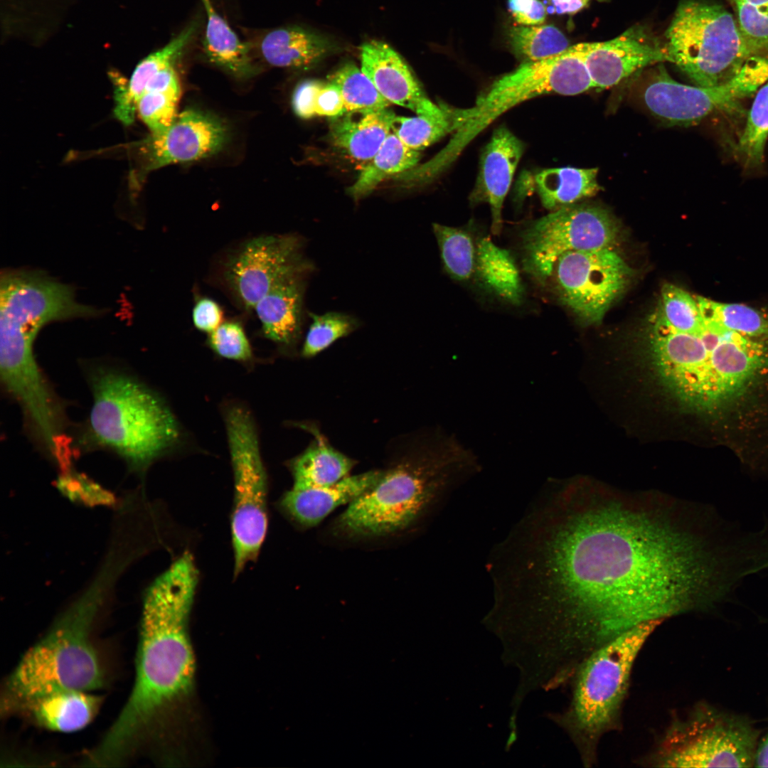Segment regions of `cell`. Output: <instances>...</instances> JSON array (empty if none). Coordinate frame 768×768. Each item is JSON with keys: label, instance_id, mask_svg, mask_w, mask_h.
<instances>
[{"label": "cell", "instance_id": "1", "mask_svg": "<svg viewBox=\"0 0 768 768\" xmlns=\"http://www.w3.org/2000/svg\"><path fill=\"white\" fill-rule=\"evenodd\" d=\"M489 558L494 613L562 681L641 623L733 599L742 571L713 506L575 484L540 494Z\"/></svg>", "mask_w": 768, "mask_h": 768}, {"label": "cell", "instance_id": "2", "mask_svg": "<svg viewBox=\"0 0 768 768\" xmlns=\"http://www.w3.org/2000/svg\"><path fill=\"white\" fill-rule=\"evenodd\" d=\"M199 580L193 555L183 552L145 593L130 695L90 755L101 765L119 759L129 745L192 695L195 659L189 621Z\"/></svg>", "mask_w": 768, "mask_h": 768}, {"label": "cell", "instance_id": "3", "mask_svg": "<svg viewBox=\"0 0 768 768\" xmlns=\"http://www.w3.org/2000/svg\"><path fill=\"white\" fill-rule=\"evenodd\" d=\"M472 453L436 432L422 438L367 492L350 503L336 528L351 538H384L415 526L478 471Z\"/></svg>", "mask_w": 768, "mask_h": 768}, {"label": "cell", "instance_id": "4", "mask_svg": "<svg viewBox=\"0 0 768 768\" xmlns=\"http://www.w3.org/2000/svg\"><path fill=\"white\" fill-rule=\"evenodd\" d=\"M117 575L103 567L89 588L57 619L47 634L23 655L8 677L4 701L7 711L49 693L102 686L103 673L91 643L96 614Z\"/></svg>", "mask_w": 768, "mask_h": 768}, {"label": "cell", "instance_id": "5", "mask_svg": "<svg viewBox=\"0 0 768 768\" xmlns=\"http://www.w3.org/2000/svg\"><path fill=\"white\" fill-rule=\"evenodd\" d=\"M87 434L93 444L120 457L132 471L146 472L180 442L181 429L163 399L142 382L107 367L91 371Z\"/></svg>", "mask_w": 768, "mask_h": 768}, {"label": "cell", "instance_id": "6", "mask_svg": "<svg viewBox=\"0 0 768 768\" xmlns=\"http://www.w3.org/2000/svg\"><path fill=\"white\" fill-rule=\"evenodd\" d=\"M663 622L641 623L604 644L582 662L572 677L570 703L554 718L573 742L585 767L597 762L602 738L622 728L634 665Z\"/></svg>", "mask_w": 768, "mask_h": 768}, {"label": "cell", "instance_id": "7", "mask_svg": "<svg viewBox=\"0 0 768 768\" xmlns=\"http://www.w3.org/2000/svg\"><path fill=\"white\" fill-rule=\"evenodd\" d=\"M665 36L668 61L695 85L725 84L752 58L735 16L710 0H681Z\"/></svg>", "mask_w": 768, "mask_h": 768}, {"label": "cell", "instance_id": "8", "mask_svg": "<svg viewBox=\"0 0 768 768\" xmlns=\"http://www.w3.org/2000/svg\"><path fill=\"white\" fill-rule=\"evenodd\" d=\"M233 474V505L230 530L234 576L255 561L268 526L267 471L258 433L250 412L242 405L229 404L223 410Z\"/></svg>", "mask_w": 768, "mask_h": 768}, {"label": "cell", "instance_id": "9", "mask_svg": "<svg viewBox=\"0 0 768 768\" xmlns=\"http://www.w3.org/2000/svg\"><path fill=\"white\" fill-rule=\"evenodd\" d=\"M757 747L749 722L698 708L674 717L643 762L655 767H750Z\"/></svg>", "mask_w": 768, "mask_h": 768}, {"label": "cell", "instance_id": "10", "mask_svg": "<svg viewBox=\"0 0 768 768\" xmlns=\"http://www.w3.org/2000/svg\"><path fill=\"white\" fill-rule=\"evenodd\" d=\"M0 279L1 348L33 347L38 333L50 322L102 314L78 302L71 286L40 270H5Z\"/></svg>", "mask_w": 768, "mask_h": 768}, {"label": "cell", "instance_id": "11", "mask_svg": "<svg viewBox=\"0 0 768 768\" xmlns=\"http://www.w3.org/2000/svg\"><path fill=\"white\" fill-rule=\"evenodd\" d=\"M619 235L614 218L602 207L571 204L539 218L523 233L524 265L540 282L552 274L563 254L613 248Z\"/></svg>", "mask_w": 768, "mask_h": 768}, {"label": "cell", "instance_id": "12", "mask_svg": "<svg viewBox=\"0 0 768 768\" xmlns=\"http://www.w3.org/2000/svg\"><path fill=\"white\" fill-rule=\"evenodd\" d=\"M768 80V63L750 58L727 82L713 87L688 85L676 81L660 67L644 90L649 110L670 124H695L715 112L733 108L754 94Z\"/></svg>", "mask_w": 768, "mask_h": 768}, {"label": "cell", "instance_id": "13", "mask_svg": "<svg viewBox=\"0 0 768 768\" xmlns=\"http://www.w3.org/2000/svg\"><path fill=\"white\" fill-rule=\"evenodd\" d=\"M632 269L613 248L562 255L552 274L562 302L587 324L602 321L624 292Z\"/></svg>", "mask_w": 768, "mask_h": 768}, {"label": "cell", "instance_id": "14", "mask_svg": "<svg viewBox=\"0 0 768 768\" xmlns=\"http://www.w3.org/2000/svg\"><path fill=\"white\" fill-rule=\"evenodd\" d=\"M302 247V239L294 234L265 235L247 240L223 262L222 284L240 307L254 309L279 283L313 267Z\"/></svg>", "mask_w": 768, "mask_h": 768}, {"label": "cell", "instance_id": "15", "mask_svg": "<svg viewBox=\"0 0 768 768\" xmlns=\"http://www.w3.org/2000/svg\"><path fill=\"white\" fill-rule=\"evenodd\" d=\"M227 139V128L216 117L186 110L166 130L151 134L142 142L144 171L209 157L221 150Z\"/></svg>", "mask_w": 768, "mask_h": 768}, {"label": "cell", "instance_id": "16", "mask_svg": "<svg viewBox=\"0 0 768 768\" xmlns=\"http://www.w3.org/2000/svg\"><path fill=\"white\" fill-rule=\"evenodd\" d=\"M585 60L594 88L602 90L639 69L668 61V55L666 45L648 29L636 26L613 39L585 43Z\"/></svg>", "mask_w": 768, "mask_h": 768}, {"label": "cell", "instance_id": "17", "mask_svg": "<svg viewBox=\"0 0 768 768\" xmlns=\"http://www.w3.org/2000/svg\"><path fill=\"white\" fill-rule=\"evenodd\" d=\"M361 70L379 93L390 103L406 107L417 115L440 116L449 108L432 102L402 58L387 43H364L361 48Z\"/></svg>", "mask_w": 768, "mask_h": 768}, {"label": "cell", "instance_id": "18", "mask_svg": "<svg viewBox=\"0 0 768 768\" xmlns=\"http://www.w3.org/2000/svg\"><path fill=\"white\" fill-rule=\"evenodd\" d=\"M523 149V144L518 137L506 127H500L494 131L481 154L471 200L489 205L494 235L501 233L503 201Z\"/></svg>", "mask_w": 768, "mask_h": 768}, {"label": "cell", "instance_id": "19", "mask_svg": "<svg viewBox=\"0 0 768 768\" xmlns=\"http://www.w3.org/2000/svg\"><path fill=\"white\" fill-rule=\"evenodd\" d=\"M383 470H371L348 476L331 485L305 489L291 488L279 501V509L297 525L309 528L319 524L336 508L367 492L380 479Z\"/></svg>", "mask_w": 768, "mask_h": 768}, {"label": "cell", "instance_id": "20", "mask_svg": "<svg viewBox=\"0 0 768 768\" xmlns=\"http://www.w3.org/2000/svg\"><path fill=\"white\" fill-rule=\"evenodd\" d=\"M312 268L299 271L272 288L255 306L262 333L279 346L289 348L299 341L303 324L306 279Z\"/></svg>", "mask_w": 768, "mask_h": 768}, {"label": "cell", "instance_id": "21", "mask_svg": "<svg viewBox=\"0 0 768 768\" xmlns=\"http://www.w3.org/2000/svg\"><path fill=\"white\" fill-rule=\"evenodd\" d=\"M395 117L385 108L346 112L333 117L329 127L332 144L353 161L366 165L390 133Z\"/></svg>", "mask_w": 768, "mask_h": 768}, {"label": "cell", "instance_id": "22", "mask_svg": "<svg viewBox=\"0 0 768 768\" xmlns=\"http://www.w3.org/2000/svg\"><path fill=\"white\" fill-rule=\"evenodd\" d=\"M251 45L266 63L294 69L308 68L336 48L325 36L297 26L267 31Z\"/></svg>", "mask_w": 768, "mask_h": 768}, {"label": "cell", "instance_id": "23", "mask_svg": "<svg viewBox=\"0 0 768 768\" xmlns=\"http://www.w3.org/2000/svg\"><path fill=\"white\" fill-rule=\"evenodd\" d=\"M198 23L192 21L161 49L144 58L135 68L127 82L115 83L114 113L124 124L134 119L137 103L148 83L162 69L174 65L197 34Z\"/></svg>", "mask_w": 768, "mask_h": 768}, {"label": "cell", "instance_id": "24", "mask_svg": "<svg viewBox=\"0 0 768 768\" xmlns=\"http://www.w3.org/2000/svg\"><path fill=\"white\" fill-rule=\"evenodd\" d=\"M100 699L87 691L69 690L32 699L17 710L50 730L70 732L87 726L95 716Z\"/></svg>", "mask_w": 768, "mask_h": 768}, {"label": "cell", "instance_id": "25", "mask_svg": "<svg viewBox=\"0 0 768 768\" xmlns=\"http://www.w3.org/2000/svg\"><path fill=\"white\" fill-rule=\"evenodd\" d=\"M202 2L207 16L202 41L206 58L237 78H245L256 74L257 67L252 45L239 38L215 10L210 0H202Z\"/></svg>", "mask_w": 768, "mask_h": 768}, {"label": "cell", "instance_id": "26", "mask_svg": "<svg viewBox=\"0 0 768 768\" xmlns=\"http://www.w3.org/2000/svg\"><path fill=\"white\" fill-rule=\"evenodd\" d=\"M356 462L318 436L301 454L291 459L292 488L305 489L334 484L349 476Z\"/></svg>", "mask_w": 768, "mask_h": 768}, {"label": "cell", "instance_id": "27", "mask_svg": "<svg viewBox=\"0 0 768 768\" xmlns=\"http://www.w3.org/2000/svg\"><path fill=\"white\" fill-rule=\"evenodd\" d=\"M596 168H553L535 176L534 184L543 206L555 210L595 195L600 189Z\"/></svg>", "mask_w": 768, "mask_h": 768}, {"label": "cell", "instance_id": "28", "mask_svg": "<svg viewBox=\"0 0 768 768\" xmlns=\"http://www.w3.org/2000/svg\"><path fill=\"white\" fill-rule=\"evenodd\" d=\"M475 272L483 284L503 300L519 304L523 287L516 262L510 252L488 237L476 241Z\"/></svg>", "mask_w": 768, "mask_h": 768}, {"label": "cell", "instance_id": "29", "mask_svg": "<svg viewBox=\"0 0 768 768\" xmlns=\"http://www.w3.org/2000/svg\"><path fill=\"white\" fill-rule=\"evenodd\" d=\"M420 152L406 146L394 133H390L375 155L364 165L348 194L358 201L373 192L385 179L415 167Z\"/></svg>", "mask_w": 768, "mask_h": 768}, {"label": "cell", "instance_id": "30", "mask_svg": "<svg viewBox=\"0 0 768 768\" xmlns=\"http://www.w3.org/2000/svg\"><path fill=\"white\" fill-rule=\"evenodd\" d=\"M174 68L169 66L156 73L137 101L136 112L151 134L166 130L178 115L181 86Z\"/></svg>", "mask_w": 768, "mask_h": 768}, {"label": "cell", "instance_id": "31", "mask_svg": "<svg viewBox=\"0 0 768 768\" xmlns=\"http://www.w3.org/2000/svg\"><path fill=\"white\" fill-rule=\"evenodd\" d=\"M465 110L449 109L440 116H396L392 130L408 147L420 151L449 132H455L464 122Z\"/></svg>", "mask_w": 768, "mask_h": 768}, {"label": "cell", "instance_id": "32", "mask_svg": "<svg viewBox=\"0 0 768 768\" xmlns=\"http://www.w3.org/2000/svg\"><path fill=\"white\" fill-rule=\"evenodd\" d=\"M432 229L446 272L454 279L466 281L475 272L476 244L466 230L438 223Z\"/></svg>", "mask_w": 768, "mask_h": 768}, {"label": "cell", "instance_id": "33", "mask_svg": "<svg viewBox=\"0 0 768 768\" xmlns=\"http://www.w3.org/2000/svg\"><path fill=\"white\" fill-rule=\"evenodd\" d=\"M703 319L750 337H768V314L739 304H722L697 297Z\"/></svg>", "mask_w": 768, "mask_h": 768}, {"label": "cell", "instance_id": "34", "mask_svg": "<svg viewBox=\"0 0 768 768\" xmlns=\"http://www.w3.org/2000/svg\"><path fill=\"white\" fill-rule=\"evenodd\" d=\"M329 82L339 89L346 112L379 110L391 105L361 69L352 63L342 65L329 77Z\"/></svg>", "mask_w": 768, "mask_h": 768}, {"label": "cell", "instance_id": "35", "mask_svg": "<svg viewBox=\"0 0 768 768\" xmlns=\"http://www.w3.org/2000/svg\"><path fill=\"white\" fill-rule=\"evenodd\" d=\"M767 138L768 80L757 90L737 144V153L746 167L762 165Z\"/></svg>", "mask_w": 768, "mask_h": 768}, {"label": "cell", "instance_id": "36", "mask_svg": "<svg viewBox=\"0 0 768 768\" xmlns=\"http://www.w3.org/2000/svg\"><path fill=\"white\" fill-rule=\"evenodd\" d=\"M508 36L513 51L526 61L548 58L570 46L563 33L551 25L513 27Z\"/></svg>", "mask_w": 768, "mask_h": 768}, {"label": "cell", "instance_id": "37", "mask_svg": "<svg viewBox=\"0 0 768 768\" xmlns=\"http://www.w3.org/2000/svg\"><path fill=\"white\" fill-rule=\"evenodd\" d=\"M671 329L685 333H699L704 321L696 299L685 290L665 284L655 312Z\"/></svg>", "mask_w": 768, "mask_h": 768}, {"label": "cell", "instance_id": "38", "mask_svg": "<svg viewBox=\"0 0 768 768\" xmlns=\"http://www.w3.org/2000/svg\"><path fill=\"white\" fill-rule=\"evenodd\" d=\"M312 322L305 336L302 356L311 358L329 347L338 339L348 336L360 325L352 315L330 311L321 315L310 313Z\"/></svg>", "mask_w": 768, "mask_h": 768}, {"label": "cell", "instance_id": "39", "mask_svg": "<svg viewBox=\"0 0 768 768\" xmlns=\"http://www.w3.org/2000/svg\"><path fill=\"white\" fill-rule=\"evenodd\" d=\"M208 343L218 356L226 359L247 362L253 357L245 331L236 321L223 322L209 334Z\"/></svg>", "mask_w": 768, "mask_h": 768}, {"label": "cell", "instance_id": "40", "mask_svg": "<svg viewBox=\"0 0 768 768\" xmlns=\"http://www.w3.org/2000/svg\"><path fill=\"white\" fill-rule=\"evenodd\" d=\"M57 487L69 499L87 506L110 505L114 499L112 494L81 474L70 470L62 473Z\"/></svg>", "mask_w": 768, "mask_h": 768}, {"label": "cell", "instance_id": "41", "mask_svg": "<svg viewBox=\"0 0 768 768\" xmlns=\"http://www.w3.org/2000/svg\"><path fill=\"white\" fill-rule=\"evenodd\" d=\"M192 319L197 329L210 334L223 322V311L215 301L203 297L194 304Z\"/></svg>", "mask_w": 768, "mask_h": 768}, {"label": "cell", "instance_id": "42", "mask_svg": "<svg viewBox=\"0 0 768 768\" xmlns=\"http://www.w3.org/2000/svg\"><path fill=\"white\" fill-rule=\"evenodd\" d=\"M316 115L336 117L346 112L339 89L333 83L323 82L317 90L314 101Z\"/></svg>", "mask_w": 768, "mask_h": 768}, {"label": "cell", "instance_id": "43", "mask_svg": "<svg viewBox=\"0 0 768 768\" xmlns=\"http://www.w3.org/2000/svg\"><path fill=\"white\" fill-rule=\"evenodd\" d=\"M508 8L515 21L522 26L543 23L547 9L540 0H508Z\"/></svg>", "mask_w": 768, "mask_h": 768}, {"label": "cell", "instance_id": "44", "mask_svg": "<svg viewBox=\"0 0 768 768\" xmlns=\"http://www.w3.org/2000/svg\"><path fill=\"white\" fill-rule=\"evenodd\" d=\"M322 83L323 82L316 80H306L297 86L292 96V104L297 116L303 119H310L316 116L315 97Z\"/></svg>", "mask_w": 768, "mask_h": 768}, {"label": "cell", "instance_id": "45", "mask_svg": "<svg viewBox=\"0 0 768 768\" xmlns=\"http://www.w3.org/2000/svg\"><path fill=\"white\" fill-rule=\"evenodd\" d=\"M550 5L552 13L558 14H575L590 5L592 1H606L608 0H547Z\"/></svg>", "mask_w": 768, "mask_h": 768}, {"label": "cell", "instance_id": "46", "mask_svg": "<svg viewBox=\"0 0 768 768\" xmlns=\"http://www.w3.org/2000/svg\"><path fill=\"white\" fill-rule=\"evenodd\" d=\"M754 766L768 767V732L757 747Z\"/></svg>", "mask_w": 768, "mask_h": 768}, {"label": "cell", "instance_id": "47", "mask_svg": "<svg viewBox=\"0 0 768 768\" xmlns=\"http://www.w3.org/2000/svg\"><path fill=\"white\" fill-rule=\"evenodd\" d=\"M727 1H732V0H727ZM737 1L744 2V3L750 5V6H752L756 11H757L762 13V14L768 15V0H737Z\"/></svg>", "mask_w": 768, "mask_h": 768}]
</instances>
